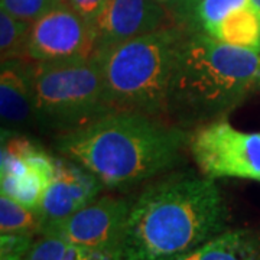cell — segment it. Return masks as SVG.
Here are the masks:
<instances>
[{
    "label": "cell",
    "mask_w": 260,
    "mask_h": 260,
    "mask_svg": "<svg viewBox=\"0 0 260 260\" xmlns=\"http://www.w3.org/2000/svg\"><path fill=\"white\" fill-rule=\"evenodd\" d=\"M229 208L214 179L172 174L146 186L130 205L120 260H172L225 230Z\"/></svg>",
    "instance_id": "obj_1"
},
{
    "label": "cell",
    "mask_w": 260,
    "mask_h": 260,
    "mask_svg": "<svg viewBox=\"0 0 260 260\" xmlns=\"http://www.w3.org/2000/svg\"><path fill=\"white\" fill-rule=\"evenodd\" d=\"M189 132L135 112H114L55 138V149L97 177L104 189L126 191L178 167Z\"/></svg>",
    "instance_id": "obj_2"
},
{
    "label": "cell",
    "mask_w": 260,
    "mask_h": 260,
    "mask_svg": "<svg viewBox=\"0 0 260 260\" xmlns=\"http://www.w3.org/2000/svg\"><path fill=\"white\" fill-rule=\"evenodd\" d=\"M259 88V51L188 32L169 85L165 119L197 129L224 119Z\"/></svg>",
    "instance_id": "obj_3"
},
{
    "label": "cell",
    "mask_w": 260,
    "mask_h": 260,
    "mask_svg": "<svg viewBox=\"0 0 260 260\" xmlns=\"http://www.w3.org/2000/svg\"><path fill=\"white\" fill-rule=\"evenodd\" d=\"M186 34L174 25L94 54L114 112L165 119L169 85Z\"/></svg>",
    "instance_id": "obj_4"
},
{
    "label": "cell",
    "mask_w": 260,
    "mask_h": 260,
    "mask_svg": "<svg viewBox=\"0 0 260 260\" xmlns=\"http://www.w3.org/2000/svg\"><path fill=\"white\" fill-rule=\"evenodd\" d=\"M114 113L94 56L35 62L37 124L56 136L83 129Z\"/></svg>",
    "instance_id": "obj_5"
},
{
    "label": "cell",
    "mask_w": 260,
    "mask_h": 260,
    "mask_svg": "<svg viewBox=\"0 0 260 260\" xmlns=\"http://www.w3.org/2000/svg\"><path fill=\"white\" fill-rule=\"evenodd\" d=\"M188 149L204 177L260 182V132H240L221 119L192 130Z\"/></svg>",
    "instance_id": "obj_6"
},
{
    "label": "cell",
    "mask_w": 260,
    "mask_h": 260,
    "mask_svg": "<svg viewBox=\"0 0 260 260\" xmlns=\"http://www.w3.org/2000/svg\"><path fill=\"white\" fill-rule=\"evenodd\" d=\"M94 51V26L70 5H58L30 23L26 56L34 62L84 59Z\"/></svg>",
    "instance_id": "obj_7"
},
{
    "label": "cell",
    "mask_w": 260,
    "mask_h": 260,
    "mask_svg": "<svg viewBox=\"0 0 260 260\" xmlns=\"http://www.w3.org/2000/svg\"><path fill=\"white\" fill-rule=\"evenodd\" d=\"M130 205L121 197H99L64 220L45 224L41 236H54L90 249H119Z\"/></svg>",
    "instance_id": "obj_8"
},
{
    "label": "cell",
    "mask_w": 260,
    "mask_h": 260,
    "mask_svg": "<svg viewBox=\"0 0 260 260\" xmlns=\"http://www.w3.org/2000/svg\"><path fill=\"white\" fill-rule=\"evenodd\" d=\"M174 25L175 19L156 0H107L94 25V54Z\"/></svg>",
    "instance_id": "obj_9"
},
{
    "label": "cell",
    "mask_w": 260,
    "mask_h": 260,
    "mask_svg": "<svg viewBox=\"0 0 260 260\" xmlns=\"http://www.w3.org/2000/svg\"><path fill=\"white\" fill-rule=\"evenodd\" d=\"M103 189L102 182L90 171L65 156H55V177L39 208L42 227L73 215L97 200Z\"/></svg>",
    "instance_id": "obj_10"
},
{
    "label": "cell",
    "mask_w": 260,
    "mask_h": 260,
    "mask_svg": "<svg viewBox=\"0 0 260 260\" xmlns=\"http://www.w3.org/2000/svg\"><path fill=\"white\" fill-rule=\"evenodd\" d=\"M2 133L18 135L37 124L35 119V62L30 59L2 61L0 71Z\"/></svg>",
    "instance_id": "obj_11"
},
{
    "label": "cell",
    "mask_w": 260,
    "mask_h": 260,
    "mask_svg": "<svg viewBox=\"0 0 260 260\" xmlns=\"http://www.w3.org/2000/svg\"><path fill=\"white\" fill-rule=\"evenodd\" d=\"M172 260H260V233L247 229L223 232Z\"/></svg>",
    "instance_id": "obj_12"
},
{
    "label": "cell",
    "mask_w": 260,
    "mask_h": 260,
    "mask_svg": "<svg viewBox=\"0 0 260 260\" xmlns=\"http://www.w3.org/2000/svg\"><path fill=\"white\" fill-rule=\"evenodd\" d=\"M251 3V0H194L184 28L211 38L223 23Z\"/></svg>",
    "instance_id": "obj_13"
},
{
    "label": "cell",
    "mask_w": 260,
    "mask_h": 260,
    "mask_svg": "<svg viewBox=\"0 0 260 260\" xmlns=\"http://www.w3.org/2000/svg\"><path fill=\"white\" fill-rule=\"evenodd\" d=\"M42 218L39 211L29 210L6 195H0L2 234H41Z\"/></svg>",
    "instance_id": "obj_14"
},
{
    "label": "cell",
    "mask_w": 260,
    "mask_h": 260,
    "mask_svg": "<svg viewBox=\"0 0 260 260\" xmlns=\"http://www.w3.org/2000/svg\"><path fill=\"white\" fill-rule=\"evenodd\" d=\"M30 23L10 16L0 9V52L2 61L28 59L26 45Z\"/></svg>",
    "instance_id": "obj_15"
},
{
    "label": "cell",
    "mask_w": 260,
    "mask_h": 260,
    "mask_svg": "<svg viewBox=\"0 0 260 260\" xmlns=\"http://www.w3.org/2000/svg\"><path fill=\"white\" fill-rule=\"evenodd\" d=\"M55 6H58L55 0H0V9L29 23L38 20Z\"/></svg>",
    "instance_id": "obj_16"
},
{
    "label": "cell",
    "mask_w": 260,
    "mask_h": 260,
    "mask_svg": "<svg viewBox=\"0 0 260 260\" xmlns=\"http://www.w3.org/2000/svg\"><path fill=\"white\" fill-rule=\"evenodd\" d=\"M67 246L68 243L58 237L42 236L39 240L34 242L23 260H64Z\"/></svg>",
    "instance_id": "obj_17"
},
{
    "label": "cell",
    "mask_w": 260,
    "mask_h": 260,
    "mask_svg": "<svg viewBox=\"0 0 260 260\" xmlns=\"http://www.w3.org/2000/svg\"><path fill=\"white\" fill-rule=\"evenodd\" d=\"M34 244L32 234H2L0 260H23Z\"/></svg>",
    "instance_id": "obj_18"
},
{
    "label": "cell",
    "mask_w": 260,
    "mask_h": 260,
    "mask_svg": "<svg viewBox=\"0 0 260 260\" xmlns=\"http://www.w3.org/2000/svg\"><path fill=\"white\" fill-rule=\"evenodd\" d=\"M107 0H70V6L83 16L90 25H95Z\"/></svg>",
    "instance_id": "obj_19"
},
{
    "label": "cell",
    "mask_w": 260,
    "mask_h": 260,
    "mask_svg": "<svg viewBox=\"0 0 260 260\" xmlns=\"http://www.w3.org/2000/svg\"><path fill=\"white\" fill-rule=\"evenodd\" d=\"M165 9L171 13V16L175 19L179 26L184 28L188 13L191 9V5L194 0H156Z\"/></svg>",
    "instance_id": "obj_20"
},
{
    "label": "cell",
    "mask_w": 260,
    "mask_h": 260,
    "mask_svg": "<svg viewBox=\"0 0 260 260\" xmlns=\"http://www.w3.org/2000/svg\"><path fill=\"white\" fill-rule=\"evenodd\" d=\"M56 5H70V0H55Z\"/></svg>",
    "instance_id": "obj_21"
},
{
    "label": "cell",
    "mask_w": 260,
    "mask_h": 260,
    "mask_svg": "<svg viewBox=\"0 0 260 260\" xmlns=\"http://www.w3.org/2000/svg\"><path fill=\"white\" fill-rule=\"evenodd\" d=\"M251 2H253V3H254V5H256V6L260 9V0H251Z\"/></svg>",
    "instance_id": "obj_22"
}]
</instances>
